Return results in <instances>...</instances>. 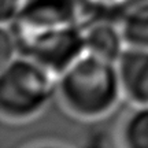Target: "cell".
Returning <instances> with one entry per match:
<instances>
[{
	"mask_svg": "<svg viewBox=\"0 0 148 148\" xmlns=\"http://www.w3.org/2000/svg\"><path fill=\"white\" fill-rule=\"evenodd\" d=\"M56 97L74 118H104L123 99L116 64L84 51L58 74Z\"/></svg>",
	"mask_w": 148,
	"mask_h": 148,
	"instance_id": "1",
	"label": "cell"
},
{
	"mask_svg": "<svg viewBox=\"0 0 148 148\" xmlns=\"http://www.w3.org/2000/svg\"><path fill=\"white\" fill-rule=\"evenodd\" d=\"M56 96V75L19 55L0 69V114L4 121L25 122L40 115Z\"/></svg>",
	"mask_w": 148,
	"mask_h": 148,
	"instance_id": "2",
	"label": "cell"
},
{
	"mask_svg": "<svg viewBox=\"0 0 148 148\" xmlns=\"http://www.w3.org/2000/svg\"><path fill=\"white\" fill-rule=\"evenodd\" d=\"M115 64L122 97L132 107L148 106V49L125 47Z\"/></svg>",
	"mask_w": 148,
	"mask_h": 148,
	"instance_id": "3",
	"label": "cell"
},
{
	"mask_svg": "<svg viewBox=\"0 0 148 148\" xmlns=\"http://www.w3.org/2000/svg\"><path fill=\"white\" fill-rule=\"evenodd\" d=\"M85 52L116 63L125 49L119 23L111 19H96L82 27Z\"/></svg>",
	"mask_w": 148,
	"mask_h": 148,
	"instance_id": "4",
	"label": "cell"
},
{
	"mask_svg": "<svg viewBox=\"0 0 148 148\" xmlns=\"http://www.w3.org/2000/svg\"><path fill=\"white\" fill-rule=\"evenodd\" d=\"M118 23L126 47L148 49V0H137Z\"/></svg>",
	"mask_w": 148,
	"mask_h": 148,
	"instance_id": "5",
	"label": "cell"
},
{
	"mask_svg": "<svg viewBox=\"0 0 148 148\" xmlns=\"http://www.w3.org/2000/svg\"><path fill=\"white\" fill-rule=\"evenodd\" d=\"M121 148H148V106L133 107L119 127Z\"/></svg>",
	"mask_w": 148,
	"mask_h": 148,
	"instance_id": "6",
	"label": "cell"
},
{
	"mask_svg": "<svg viewBox=\"0 0 148 148\" xmlns=\"http://www.w3.org/2000/svg\"><path fill=\"white\" fill-rule=\"evenodd\" d=\"M82 15L84 26L96 19L119 21L122 15L137 0H78Z\"/></svg>",
	"mask_w": 148,
	"mask_h": 148,
	"instance_id": "7",
	"label": "cell"
},
{
	"mask_svg": "<svg viewBox=\"0 0 148 148\" xmlns=\"http://www.w3.org/2000/svg\"><path fill=\"white\" fill-rule=\"evenodd\" d=\"M21 55L18 37L11 25H1L0 27V69L15 60Z\"/></svg>",
	"mask_w": 148,
	"mask_h": 148,
	"instance_id": "8",
	"label": "cell"
},
{
	"mask_svg": "<svg viewBox=\"0 0 148 148\" xmlns=\"http://www.w3.org/2000/svg\"><path fill=\"white\" fill-rule=\"evenodd\" d=\"M26 0H1L0 3V22L1 25H11L19 16Z\"/></svg>",
	"mask_w": 148,
	"mask_h": 148,
	"instance_id": "9",
	"label": "cell"
},
{
	"mask_svg": "<svg viewBox=\"0 0 148 148\" xmlns=\"http://www.w3.org/2000/svg\"><path fill=\"white\" fill-rule=\"evenodd\" d=\"M37 148H62V147H56V145H41V147Z\"/></svg>",
	"mask_w": 148,
	"mask_h": 148,
	"instance_id": "10",
	"label": "cell"
}]
</instances>
